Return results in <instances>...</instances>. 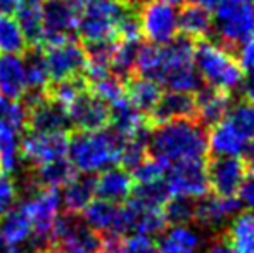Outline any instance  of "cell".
<instances>
[{"label": "cell", "instance_id": "obj_2", "mask_svg": "<svg viewBox=\"0 0 254 253\" xmlns=\"http://www.w3.org/2000/svg\"><path fill=\"white\" fill-rule=\"evenodd\" d=\"M123 139L113 130L76 132L69 137L67 158L80 173H97L120 165Z\"/></svg>", "mask_w": 254, "mask_h": 253}, {"label": "cell", "instance_id": "obj_11", "mask_svg": "<svg viewBox=\"0 0 254 253\" xmlns=\"http://www.w3.org/2000/svg\"><path fill=\"white\" fill-rule=\"evenodd\" d=\"M166 186L171 196L199 199L207 194V169L202 160H189V162L173 163L166 170Z\"/></svg>", "mask_w": 254, "mask_h": 253}, {"label": "cell", "instance_id": "obj_9", "mask_svg": "<svg viewBox=\"0 0 254 253\" xmlns=\"http://www.w3.org/2000/svg\"><path fill=\"white\" fill-rule=\"evenodd\" d=\"M142 37L154 45H166L178 37V10L173 5L147 0L138 12Z\"/></svg>", "mask_w": 254, "mask_h": 253}, {"label": "cell", "instance_id": "obj_14", "mask_svg": "<svg viewBox=\"0 0 254 253\" xmlns=\"http://www.w3.org/2000/svg\"><path fill=\"white\" fill-rule=\"evenodd\" d=\"M28 215L31 220V236L35 238H51L54 222L59 215L61 196L57 189L40 187L24 199Z\"/></svg>", "mask_w": 254, "mask_h": 253}, {"label": "cell", "instance_id": "obj_13", "mask_svg": "<svg viewBox=\"0 0 254 253\" xmlns=\"http://www.w3.org/2000/svg\"><path fill=\"white\" fill-rule=\"evenodd\" d=\"M67 116L71 127L78 132L101 130L109 125L111 106L87 88L67 106Z\"/></svg>", "mask_w": 254, "mask_h": 253}, {"label": "cell", "instance_id": "obj_54", "mask_svg": "<svg viewBox=\"0 0 254 253\" xmlns=\"http://www.w3.org/2000/svg\"><path fill=\"white\" fill-rule=\"evenodd\" d=\"M154 2H161V3H166V5L178 7V5H184L187 0H154Z\"/></svg>", "mask_w": 254, "mask_h": 253}, {"label": "cell", "instance_id": "obj_3", "mask_svg": "<svg viewBox=\"0 0 254 253\" xmlns=\"http://www.w3.org/2000/svg\"><path fill=\"white\" fill-rule=\"evenodd\" d=\"M194 64L207 87L227 94L237 90L244 78V71L237 58L228 51V47L214 42L201 40V44L194 47Z\"/></svg>", "mask_w": 254, "mask_h": 253}, {"label": "cell", "instance_id": "obj_40", "mask_svg": "<svg viewBox=\"0 0 254 253\" xmlns=\"http://www.w3.org/2000/svg\"><path fill=\"white\" fill-rule=\"evenodd\" d=\"M88 88L109 106L127 99V88H125L123 80L114 77L113 73L97 78V80L88 82Z\"/></svg>", "mask_w": 254, "mask_h": 253}, {"label": "cell", "instance_id": "obj_29", "mask_svg": "<svg viewBox=\"0 0 254 253\" xmlns=\"http://www.w3.org/2000/svg\"><path fill=\"white\" fill-rule=\"evenodd\" d=\"M178 31L187 38L204 40L213 33V14L197 2L187 3L178 12Z\"/></svg>", "mask_w": 254, "mask_h": 253}, {"label": "cell", "instance_id": "obj_47", "mask_svg": "<svg viewBox=\"0 0 254 253\" xmlns=\"http://www.w3.org/2000/svg\"><path fill=\"white\" fill-rule=\"evenodd\" d=\"M239 52H237V61L241 64L242 71L249 73L254 71V35H251L249 38H246L242 44L237 45Z\"/></svg>", "mask_w": 254, "mask_h": 253}, {"label": "cell", "instance_id": "obj_6", "mask_svg": "<svg viewBox=\"0 0 254 253\" xmlns=\"http://www.w3.org/2000/svg\"><path fill=\"white\" fill-rule=\"evenodd\" d=\"M213 31L225 47L239 45L254 35V2L220 0L211 10Z\"/></svg>", "mask_w": 254, "mask_h": 253}, {"label": "cell", "instance_id": "obj_17", "mask_svg": "<svg viewBox=\"0 0 254 253\" xmlns=\"http://www.w3.org/2000/svg\"><path fill=\"white\" fill-rule=\"evenodd\" d=\"M209 189L220 196H235L246 177V165L241 156H214L206 167Z\"/></svg>", "mask_w": 254, "mask_h": 253}, {"label": "cell", "instance_id": "obj_44", "mask_svg": "<svg viewBox=\"0 0 254 253\" xmlns=\"http://www.w3.org/2000/svg\"><path fill=\"white\" fill-rule=\"evenodd\" d=\"M116 38L125 42H138L142 38L140 23H138V14L133 7H128L123 10L120 21L116 24Z\"/></svg>", "mask_w": 254, "mask_h": 253}, {"label": "cell", "instance_id": "obj_32", "mask_svg": "<svg viewBox=\"0 0 254 253\" xmlns=\"http://www.w3.org/2000/svg\"><path fill=\"white\" fill-rule=\"evenodd\" d=\"M227 241L234 253H254V210L239 212L228 222Z\"/></svg>", "mask_w": 254, "mask_h": 253}, {"label": "cell", "instance_id": "obj_56", "mask_svg": "<svg viewBox=\"0 0 254 253\" xmlns=\"http://www.w3.org/2000/svg\"><path fill=\"white\" fill-rule=\"evenodd\" d=\"M251 2H254V0H251Z\"/></svg>", "mask_w": 254, "mask_h": 253}, {"label": "cell", "instance_id": "obj_49", "mask_svg": "<svg viewBox=\"0 0 254 253\" xmlns=\"http://www.w3.org/2000/svg\"><path fill=\"white\" fill-rule=\"evenodd\" d=\"M244 94L246 101L254 102V71H249V73H244V78H242V84L239 87Z\"/></svg>", "mask_w": 254, "mask_h": 253}, {"label": "cell", "instance_id": "obj_37", "mask_svg": "<svg viewBox=\"0 0 254 253\" xmlns=\"http://www.w3.org/2000/svg\"><path fill=\"white\" fill-rule=\"evenodd\" d=\"M140 47V42H125L116 40L111 59V73L118 78H130L135 71V61H137V52Z\"/></svg>", "mask_w": 254, "mask_h": 253}, {"label": "cell", "instance_id": "obj_41", "mask_svg": "<svg viewBox=\"0 0 254 253\" xmlns=\"http://www.w3.org/2000/svg\"><path fill=\"white\" fill-rule=\"evenodd\" d=\"M166 222L171 226H182V224L194 222L195 213V199L184 198V196H170L163 206Z\"/></svg>", "mask_w": 254, "mask_h": 253}, {"label": "cell", "instance_id": "obj_25", "mask_svg": "<svg viewBox=\"0 0 254 253\" xmlns=\"http://www.w3.org/2000/svg\"><path fill=\"white\" fill-rule=\"evenodd\" d=\"M156 123L173 122V120L194 118L195 116V97L185 92L170 90L163 94L157 101L156 108L151 111Z\"/></svg>", "mask_w": 254, "mask_h": 253}, {"label": "cell", "instance_id": "obj_15", "mask_svg": "<svg viewBox=\"0 0 254 253\" xmlns=\"http://www.w3.org/2000/svg\"><path fill=\"white\" fill-rule=\"evenodd\" d=\"M28 118L26 127L33 132L44 134H67L71 128L67 109L57 101L49 97L47 94L38 101L26 106Z\"/></svg>", "mask_w": 254, "mask_h": 253}, {"label": "cell", "instance_id": "obj_26", "mask_svg": "<svg viewBox=\"0 0 254 253\" xmlns=\"http://www.w3.org/2000/svg\"><path fill=\"white\" fill-rule=\"evenodd\" d=\"M202 247V236L189 224L171 226L161 233L157 253H199Z\"/></svg>", "mask_w": 254, "mask_h": 253}, {"label": "cell", "instance_id": "obj_35", "mask_svg": "<svg viewBox=\"0 0 254 253\" xmlns=\"http://www.w3.org/2000/svg\"><path fill=\"white\" fill-rule=\"evenodd\" d=\"M164 64H166V58H164V45H140L137 52V61H135V71L138 77L149 78L161 85L164 75Z\"/></svg>", "mask_w": 254, "mask_h": 253}, {"label": "cell", "instance_id": "obj_30", "mask_svg": "<svg viewBox=\"0 0 254 253\" xmlns=\"http://www.w3.org/2000/svg\"><path fill=\"white\" fill-rule=\"evenodd\" d=\"M31 220L24 201L14 203L2 217H0V234L12 245L23 243L31 236Z\"/></svg>", "mask_w": 254, "mask_h": 253}, {"label": "cell", "instance_id": "obj_1", "mask_svg": "<svg viewBox=\"0 0 254 253\" xmlns=\"http://www.w3.org/2000/svg\"><path fill=\"white\" fill-rule=\"evenodd\" d=\"M147 153L164 165L202 160L207 153V134L194 118L157 123L147 135Z\"/></svg>", "mask_w": 254, "mask_h": 253}, {"label": "cell", "instance_id": "obj_51", "mask_svg": "<svg viewBox=\"0 0 254 253\" xmlns=\"http://www.w3.org/2000/svg\"><path fill=\"white\" fill-rule=\"evenodd\" d=\"M17 0H0V16H7V14H12L16 9Z\"/></svg>", "mask_w": 254, "mask_h": 253}, {"label": "cell", "instance_id": "obj_18", "mask_svg": "<svg viewBox=\"0 0 254 253\" xmlns=\"http://www.w3.org/2000/svg\"><path fill=\"white\" fill-rule=\"evenodd\" d=\"M241 212V203L235 196H202L195 199V213L194 222L204 229L218 231L228 226L232 219Z\"/></svg>", "mask_w": 254, "mask_h": 253}, {"label": "cell", "instance_id": "obj_36", "mask_svg": "<svg viewBox=\"0 0 254 253\" xmlns=\"http://www.w3.org/2000/svg\"><path fill=\"white\" fill-rule=\"evenodd\" d=\"M30 49L23 30L12 14L0 16V54L21 56Z\"/></svg>", "mask_w": 254, "mask_h": 253}, {"label": "cell", "instance_id": "obj_53", "mask_svg": "<svg viewBox=\"0 0 254 253\" xmlns=\"http://www.w3.org/2000/svg\"><path fill=\"white\" fill-rule=\"evenodd\" d=\"M0 253H19V250L0 234Z\"/></svg>", "mask_w": 254, "mask_h": 253}, {"label": "cell", "instance_id": "obj_24", "mask_svg": "<svg viewBox=\"0 0 254 253\" xmlns=\"http://www.w3.org/2000/svg\"><path fill=\"white\" fill-rule=\"evenodd\" d=\"M26 94L24 59L16 54H0V97L19 101Z\"/></svg>", "mask_w": 254, "mask_h": 253}, {"label": "cell", "instance_id": "obj_50", "mask_svg": "<svg viewBox=\"0 0 254 253\" xmlns=\"http://www.w3.org/2000/svg\"><path fill=\"white\" fill-rule=\"evenodd\" d=\"M206 253H234L227 240H216L206 248Z\"/></svg>", "mask_w": 254, "mask_h": 253}, {"label": "cell", "instance_id": "obj_34", "mask_svg": "<svg viewBox=\"0 0 254 253\" xmlns=\"http://www.w3.org/2000/svg\"><path fill=\"white\" fill-rule=\"evenodd\" d=\"M23 59L24 75H26V94H45L51 84V77H49L44 52L40 51V47H30Z\"/></svg>", "mask_w": 254, "mask_h": 253}, {"label": "cell", "instance_id": "obj_20", "mask_svg": "<svg viewBox=\"0 0 254 253\" xmlns=\"http://www.w3.org/2000/svg\"><path fill=\"white\" fill-rule=\"evenodd\" d=\"M74 175H76V169L69 162V158L64 156V158L42 163L38 167H31V172L24 177V187H30V189H40V187L59 189V187L66 186Z\"/></svg>", "mask_w": 254, "mask_h": 253}, {"label": "cell", "instance_id": "obj_42", "mask_svg": "<svg viewBox=\"0 0 254 253\" xmlns=\"http://www.w3.org/2000/svg\"><path fill=\"white\" fill-rule=\"evenodd\" d=\"M227 120L244 135L248 142L254 139V102L242 101L235 106H230Z\"/></svg>", "mask_w": 254, "mask_h": 253}, {"label": "cell", "instance_id": "obj_38", "mask_svg": "<svg viewBox=\"0 0 254 253\" xmlns=\"http://www.w3.org/2000/svg\"><path fill=\"white\" fill-rule=\"evenodd\" d=\"M21 160V134L0 132V173H14L19 169Z\"/></svg>", "mask_w": 254, "mask_h": 253}, {"label": "cell", "instance_id": "obj_31", "mask_svg": "<svg viewBox=\"0 0 254 253\" xmlns=\"http://www.w3.org/2000/svg\"><path fill=\"white\" fill-rule=\"evenodd\" d=\"M94 196H95V177H92L90 173H80V175H74L64 186L61 201L64 203L66 212L81 213L85 210V206L94 199Z\"/></svg>", "mask_w": 254, "mask_h": 253}, {"label": "cell", "instance_id": "obj_39", "mask_svg": "<svg viewBox=\"0 0 254 253\" xmlns=\"http://www.w3.org/2000/svg\"><path fill=\"white\" fill-rule=\"evenodd\" d=\"M26 106L14 99L0 97V132L23 134L26 128Z\"/></svg>", "mask_w": 254, "mask_h": 253}, {"label": "cell", "instance_id": "obj_10", "mask_svg": "<svg viewBox=\"0 0 254 253\" xmlns=\"http://www.w3.org/2000/svg\"><path fill=\"white\" fill-rule=\"evenodd\" d=\"M42 52H44L51 82H61L85 75V68H87L85 47L74 38L45 45Z\"/></svg>", "mask_w": 254, "mask_h": 253}, {"label": "cell", "instance_id": "obj_22", "mask_svg": "<svg viewBox=\"0 0 254 253\" xmlns=\"http://www.w3.org/2000/svg\"><path fill=\"white\" fill-rule=\"evenodd\" d=\"M133 177L123 167H111L102 172L95 179V196L101 199L113 203H123L131 196L133 191Z\"/></svg>", "mask_w": 254, "mask_h": 253}, {"label": "cell", "instance_id": "obj_46", "mask_svg": "<svg viewBox=\"0 0 254 253\" xmlns=\"http://www.w3.org/2000/svg\"><path fill=\"white\" fill-rule=\"evenodd\" d=\"M17 199V186L10 175L0 173V217L16 203Z\"/></svg>", "mask_w": 254, "mask_h": 253}, {"label": "cell", "instance_id": "obj_8", "mask_svg": "<svg viewBox=\"0 0 254 253\" xmlns=\"http://www.w3.org/2000/svg\"><path fill=\"white\" fill-rule=\"evenodd\" d=\"M81 0H45L44 19H42V45L57 44V42L73 38L80 19Z\"/></svg>", "mask_w": 254, "mask_h": 253}, {"label": "cell", "instance_id": "obj_21", "mask_svg": "<svg viewBox=\"0 0 254 253\" xmlns=\"http://www.w3.org/2000/svg\"><path fill=\"white\" fill-rule=\"evenodd\" d=\"M109 125H113V132L121 139H147L149 127L145 115L135 109L128 102V99L116 102L111 106V120Z\"/></svg>", "mask_w": 254, "mask_h": 253}, {"label": "cell", "instance_id": "obj_45", "mask_svg": "<svg viewBox=\"0 0 254 253\" xmlns=\"http://www.w3.org/2000/svg\"><path fill=\"white\" fill-rule=\"evenodd\" d=\"M121 253H157V245L154 243L152 236L131 234L121 241Z\"/></svg>", "mask_w": 254, "mask_h": 253}, {"label": "cell", "instance_id": "obj_33", "mask_svg": "<svg viewBox=\"0 0 254 253\" xmlns=\"http://www.w3.org/2000/svg\"><path fill=\"white\" fill-rule=\"evenodd\" d=\"M127 88V99L135 109H138L144 115H151V111L156 108L157 101L163 95V90H161V85L154 80H149V78L138 77L133 78V80L128 82V85H125Z\"/></svg>", "mask_w": 254, "mask_h": 253}, {"label": "cell", "instance_id": "obj_19", "mask_svg": "<svg viewBox=\"0 0 254 253\" xmlns=\"http://www.w3.org/2000/svg\"><path fill=\"white\" fill-rule=\"evenodd\" d=\"M125 212L128 220V233L156 236L166 229L168 222L164 217L163 206H152L128 198L125 203Z\"/></svg>", "mask_w": 254, "mask_h": 253}, {"label": "cell", "instance_id": "obj_28", "mask_svg": "<svg viewBox=\"0 0 254 253\" xmlns=\"http://www.w3.org/2000/svg\"><path fill=\"white\" fill-rule=\"evenodd\" d=\"M232 106L230 95L227 92L214 88H201L195 97V116L202 125H214L227 118L228 109Z\"/></svg>", "mask_w": 254, "mask_h": 253}, {"label": "cell", "instance_id": "obj_4", "mask_svg": "<svg viewBox=\"0 0 254 253\" xmlns=\"http://www.w3.org/2000/svg\"><path fill=\"white\" fill-rule=\"evenodd\" d=\"M101 250L102 236L85 222L81 213L57 215L47 253H101Z\"/></svg>", "mask_w": 254, "mask_h": 253}, {"label": "cell", "instance_id": "obj_27", "mask_svg": "<svg viewBox=\"0 0 254 253\" xmlns=\"http://www.w3.org/2000/svg\"><path fill=\"white\" fill-rule=\"evenodd\" d=\"M17 24L23 30L24 37L30 47H40L42 45V19H44V2L42 0H17L14 12Z\"/></svg>", "mask_w": 254, "mask_h": 253}, {"label": "cell", "instance_id": "obj_55", "mask_svg": "<svg viewBox=\"0 0 254 253\" xmlns=\"http://www.w3.org/2000/svg\"><path fill=\"white\" fill-rule=\"evenodd\" d=\"M114 253H121V248H120V250H118V252H114Z\"/></svg>", "mask_w": 254, "mask_h": 253}, {"label": "cell", "instance_id": "obj_7", "mask_svg": "<svg viewBox=\"0 0 254 253\" xmlns=\"http://www.w3.org/2000/svg\"><path fill=\"white\" fill-rule=\"evenodd\" d=\"M164 75L161 85L170 90L195 94L202 88V80L194 66V45L190 38H175L164 45Z\"/></svg>", "mask_w": 254, "mask_h": 253}, {"label": "cell", "instance_id": "obj_52", "mask_svg": "<svg viewBox=\"0 0 254 253\" xmlns=\"http://www.w3.org/2000/svg\"><path fill=\"white\" fill-rule=\"evenodd\" d=\"M244 155H246V165L251 167L253 172H254V139H253V141H249V142H248Z\"/></svg>", "mask_w": 254, "mask_h": 253}, {"label": "cell", "instance_id": "obj_5", "mask_svg": "<svg viewBox=\"0 0 254 253\" xmlns=\"http://www.w3.org/2000/svg\"><path fill=\"white\" fill-rule=\"evenodd\" d=\"M127 3L123 0H81L78 35L85 44L116 40V24Z\"/></svg>", "mask_w": 254, "mask_h": 253}, {"label": "cell", "instance_id": "obj_12", "mask_svg": "<svg viewBox=\"0 0 254 253\" xmlns=\"http://www.w3.org/2000/svg\"><path fill=\"white\" fill-rule=\"evenodd\" d=\"M67 134H44L28 130L21 135V160L30 167L52 162L67 156Z\"/></svg>", "mask_w": 254, "mask_h": 253}, {"label": "cell", "instance_id": "obj_23", "mask_svg": "<svg viewBox=\"0 0 254 253\" xmlns=\"http://www.w3.org/2000/svg\"><path fill=\"white\" fill-rule=\"evenodd\" d=\"M248 141L227 118L211 125L207 134V149L214 156H241L244 155Z\"/></svg>", "mask_w": 254, "mask_h": 253}, {"label": "cell", "instance_id": "obj_48", "mask_svg": "<svg viewBox=\"0 0 254 253\" xmlns=\"http://www.w3.org/2000/svg\"><path fill=\"white\" fill-rule=\"evenodd\" d=\"M235 196H237V201L241 203V206H244L246 210H254V172L249 175L246 173Z\"/></svg>", "mask_w": 254, "mask_h": 253}, {"label": "cell", "instance_id": "obj_16", "mask_svg": "<svg viewBox=\"0 0 254 253\" xmlns=\"http://www.w3.org/2000/svg\"><path fill=\"white\" fill-rule=\"evenodd\" d=\"M81 217L99 234H114V236L128 234L127 212L120 203L106 201L101 198L92 199L81 212Z\"/></svg>", "mask_w": 254, "mask_h": 253}, {"label": "cell", "instance_id": "obj_43", "mask_svg": "<svg viewBox=\"0 0 254 253\" xmlns=\"http://www.w3.org/2000/svg\"><path fill=\"white\" fill-rule=\"evenodd\" d=\"M166 170L168 165H164L163 162L152 158V156H147L130 173L133 177L135 184H152L166 179Z\"/></svg>", "mask_w": 254, "mask_h": 253}]
</instances>
